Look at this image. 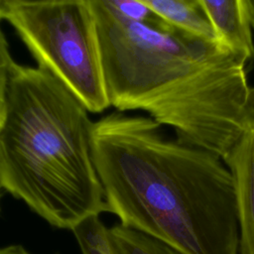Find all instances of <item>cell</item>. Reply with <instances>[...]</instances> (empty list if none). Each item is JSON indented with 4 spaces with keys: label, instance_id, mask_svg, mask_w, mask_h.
<instances>
[{
    "label": "cell",
    "instance_id": "obj_1",
    "mask_svg": "<svg viewBox=\"0 0 254 254\" xmlns=\"http://www.w3.org/2000/svg\"><path fill=\"white\" fill-rule=\"evenodd\" d=\"M110 107L142 110L182 144L222 160L254 127L247 59L191 36L154 13L121 15L110 0H90Z\"/></svg>",
    "mask_w": 254,
    "mask_h": 254
},
{
    "label": "cell",
    "instance_id": "obj_10",
    "mask_svg": "<svg viewBox=\"0 0 254 254\" xmlns=\"http://www.w3.org/2000/svg\"><path fill=\"white\" fill-rule=\"evenodd\" d=\"M2 21L3 20L0 17V126L5 114L9 78L13 64H15L6 35L1 27Z\"/></svg>",
    "mask_w": 254,
    "mask_h": 254
},
{
    "label": "cell",
    "instance_id": "obj_8",
    "mask_svg": "<svg viewBox=\"0 0 254 254\" xmlns=\"http://www.w3.org/2000/svg\"><path fill=\"white\" fill-rule=\"evenodd\" d=\"M108 237L114 254H184L152 236L121 223L108 228Z\"/></svg>",
    "mask_w": 254,
    "mask_h": 254
},
{
    "label": "cell",
    "instance_id": "obj_3",
    "mask_svg": "<svg viewBox=\"0 0 254 254\" xmlns=\"http://www.w3.org/2000/svg\"><path fill=\"white\" fill-rule=\"evenodd\" d=\"M88 113L46 68L13 64L0 126V185L58 228L71 230L107 211Z\"/></svg>",
    "mask_w": 254,
    "mask_h": 254
},
{
    "label": "cell",
    "instance_id": "obj_4",
    "mask_svg": "<svg viewBox=\"0 0 254 254\" xmlns=\"http://www.w3.org/2000/svg\"><path fill=\"white\" fill-rule=\"evenodd\" d=\"M0 17L21 38L38 66L58 77L86 107H110L90 0H0Z\"/></svg>",
    "mask_w": 254,
    "mask_h": 254
},
{
    "label": "cell",
    "instance_id": "obj_7",
    "mask_svg": "<svg viewBox=\"0 0 254 254\" xmlns=\"http://www.w3.org/2000/svg\"><path fill=\"white\" fill-rule=\"evenodd\" d=\"M142 1L155 15L172 26L203 41L221 45L198 0Z\"/></svg>",
    "mask_w": 254,
    "mask_h": 254
},
{
    "label": "cell",
    "instance_id": "obj_5",
    "mask_svg": "<svg viewBox=\"0 0 254 254\" xmlns=\"http://www.w3.org/2000/svg\"><path fill=\"white\" fill-rule=\"evenodd\" d=\"M234 181L239 254H254V127L223 159Z\"/></svg>",
    "mask_w": 254,
    "mask_h": 254
},
{
    "label": "cell",
    "instance_id": "obj_9",
    "mask_svg": "<svg viewBox=\"0 0 254 254\" xmlns=\"http://www.w3.org/2000/svg\"><path fill=\"white\" fill-rule=\"evenodd\" d=\"M82 254H114L108 228L101 221L99 214H91L80 220L71 229Z\"/></svg>",
    "mask_w": 254,
    "mask_h": 254
},
{
    "label": "cell",
    "instance_id": "obj_13",
    "mask_svg": "<svg viewBox=\"0 0 254 254\" xmlns=\"http://www.w3.org/2000/svg\"><path fill=\"white\" fill-rule=\"evenodd\" d=\"M1 190H2V188H1V185H0V199H1Z\"/></svg>",
    "mask_w": 254,
    "mask_h": 254
},
{
    "label": "cell",
    "instance_id": "obj_6",
    "mask_svg": "<svg viewBox=\"0 0 254 254\" xmlns=\"http://www.w3.org/2000/svg\"><path fill=\"white\" fill-rule=\"evenodd\" d=\"M219 43L248 61L254 59V41L245 0H198Z\"/></svg>",
    "mask_w": 254,
    "mask_h": 254
},
{
    "label": "cell",
    "instance_id": "obj_11",
    "mask_svg": "<svg viewBox=\"0 0 254 254\" xmlns=\"http://www.w3.org/2000/svg\"><path fill=\"white\" fill-rule=\"evenodd\" d=\"M0 254H31L22 245H9L0 248Z\"/></svg>",
    "mask_w": 254,
    "mask_h": 254
},
{
    "label": "cell",
    "instance_id": "obj_2",
    "mask_svg": "<svg viewBox=\"0 0 254 254\" xmlns=\"http://www.w3.org/2000/svg\"><path fill=\"white\" fill-rule=\"evenodd\" d=\"M92 153L107 211L122 225L184 254H239L234 181L221 158L120 111L94 121Z\"/></svg>",
    "mask_w": 254,
    "mask_h": 254
},
{
    "label": "cell",
    "instance_id": "obj_12",
    "mask_svg": "<svg viewBox=\"0 0 254 254\" xmlns=\"http://www.w3.org/2000/svg\"><path fill=\"white\" fill-rule=\"evenodd\" d=\"M251 26L254 27V0H245Z\"/></svg>",
    "mask_w": 254,
    "mask_h": 254
}]
</instances>
